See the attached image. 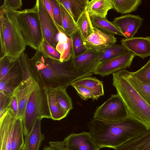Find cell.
<instances>
[{
	"mask_svg": "<svg viewBox=\"0 0 150 150\" xmlns=\"http://www.w3.org/2000/svg\"><path fill=\"white\" fill-rule=\"evenodd\" d=\"M31 77L42 88H67L73 82L93 74L76 71L71 66L70 60L62 62L46 57L39 50L29 59Z\"/></svg>",
	"mask_w": 150,
	"mask_h": 150,
	"instance_id": "obj_1",
	"label": "cell"
},
{
	"mask_svg": "<svg viewBox=\"0 0 150 150\" xmlns=\"http://www.w3.org/2000/svg\"><path fill=\"white\" fill-rule=\"evenodd\" d=\"M88 126L92 138L100 149L107 147L115 149L148 130L143 124L130 118L116 122L93 118Z\"/></svg>",
	"mask_w": 150,
	"mask_h": 150,
	"instance_id": "obj_2",
	"label": "cell"
},
{
	"mask_svg": "<svg viewBox=\"0 0 150 150\" xmlns=\"http://www.w3.org/2000/svg\"><path fill=\"white\" fill-rule=\"evenodd\" d=\"M112 75L113 85L126 107L129 118L140 122L150 130V105L132 86L121 70Z\"/></svg>",
	"mask_w": 150,
	"mask_h": 150,
	"instance_id": "obj_3",
	"label": "cell"
},
{
	"mask_svg": "<svg viewBox=\"0 0 150 150\" xmlns=\"http://www.w3.org/2000/svg\"><path fill=\"white\" fill-rule=\"evenodd\" d=\"M0 58L18 59L27 46L20 31L15 11L0 8Z\"/></svg>",
	"mask_w": 150,
	"mask_h": 150,
	"instance_id": "obj_4",
	"label": "cell"
},
{
	"mask_svg": "<svg viewBox=\"0 0 150 150\" xmlns=\"http://www.w3.org/2000/svg\"><path fill=\"white\" fill-rule=\"evenodd\" d=\"M15 11L19 27L26 45L38 50L44 39L35 5L31 8Z\"/></svg>",
	"mask_w": 150,
	"mask_h": 150,
	"instance_id": "obj_5",
	"label": "cell"
},
{
	"mask_svg": "<svg viewBox=\"0 0 150 150\" xmlns=\"http://www.w3.org/2000/svg\"><path fill=\"white\" fill-rule=\"evenodd\" d=\"M38 118L50 119L51 116L45 90L37 83L30 95L22 120L25 136L30 132Z\"/></svg>",
	"mask_w": 150,
	"mask_h": 150,
	"instance_id": "obj_6",
	"label": "cell"
},
{
	"mask_svg": "<svg viewBox=\"0 0 150 150\" xmlns=\"http://www.w3.org/2000/svg\"><path fill=\"white\" fill-rule=\"evenodd\" d=\"M23 80L19 58L5 56L0 58V89L12 96L14 89Z\"/></svg>",
	"mask_w": 150,
	"mask_h": 150,
	"instance_id": "obj_7",
	"label": "cell"
},
{
	"mask_svg": "<svg viewBox=\"0 0 150 150\" xmlns=\"http://www.w3.org/2000/svg\"><path fill=\"white\" fill-rule=\"evenodd\" d=\"M129 118L128 111L123 101L117 94H112L97 108L93 119L109 122H116Z\"/></svg>",
	"mask_w": 150,
	"mask_h": 150,
	"instance_id": "obj_8",
	"label": "cell"
},
{
	"mask_svg": "<svg viewBox=\"0 0 150 150\" xmlns=\"http://www.w3.org/2000/svg\"><path fill=\"white\" fill-rule=\"evenodd\" d=\"M50 146L57 150H99L89 132H83L69 135L63 141L50 142Z\"/></svg>",
	"mask_w": 150,
	"mask_h": 150,
	"instance_id": "obj_9",
	"label": "cell"
},
{
	"mask_svg": "<svg viewBox=\"0 0 150 150\" xmlns=\"http://www.w3.org/2000/svg\"><path fill=\"white\" fill-rule=\"evenodd\" d=\"M35 5L37 8L44 39L56 49L59 34L58 27L46 10L43 0H37Z\"/></svg>",
	"mask_w": 150,
	"mask_h": 150,
	"instance_id": "obj_10",
	"label": "cell"
},
{
	"mask_svg": "<svg viewBox=\"0 0 150 150\" xmlns=\"http://www.w3.org/2000/svg\"><path fill=\"white\" fill-rule=\"evenodd\" d=\"M135 56L133 53L129 51L115 58L100 63L93 74L103 77L124 70L130 67Z\"/></svg>",
	"mask_w": 150,
	"mask_h": 150,
	"instance_id": "obj_11",
	"label": "cell"
},
{
	"mask_svg": "<svg viewBox=\"0 0 150 150\" xmlns=\"http://www.w3.org/2000/svg\"><path fill=\"white\" fill-rule=\"evenodd\" d=\"M16 118L13 111L9 108L0 112V150H11L12 136Z\"/></svg>",
	"mask_w": 150,
	"mask_h": 150,
	"instance_id": "obj_12",
	"label": "cell"
},
{
	"mask_svg": "<svg viewBox=\"0 0 150 150\" xmlns=\"http://www.w3.org/2000/svg\"><path fill=\"white\" fill-rule=\"evenodd\" d=\"M99 52L88 50L83 53L75 57H72L71 63L73 69L79 72L92 74L100 64Z\"/></svg>",
	"mask_w": 150,
	"mask_h": 150,
	"instance_id": "obj_13",
	"label": "cell"
},
{
	"mask_svg": "<svg viewBox=\"0 0 150 150\" xmlns=\"http://www.w3.org/2000/svg\"><path fill=\"white\" fill-rule=\"evenodd\" d=\"M143 19L138 15L126 14L115 18L112 22L126 39L134 37L142 25Z\"/></svg>",
	"mask_w": 150,
	"mask_h": 150,
	"instance_id": "obj_14",
	"label": "cell"
},
{
	"mask_svg": "<svg viewBox=\"0 0 150 150\" xmlns=\"http://www.w3.org/2000/svg\"><path fill=\"white\" fill-rule=\"evenodd\" d=\"M117 41L114 35L105 33L94 27L93 32L84 41V44L87 49L100 52Z\"/></svg>",
	"mask_w": 150,
	"mask_h": 150,
	"instance_id": "obj_15",
	"label": "cell"
},
{
	"mask_svg": "<svg viewBox=\"0 0 150 150\" xmlns=\"http://www.w3.org/2000/svg\"><path fill=\"white\" fill-rule=\"evenodd\" d=\"M37 83L32 77L22 81L14 90L12 95L17 101L19 117L23 119L26 105L31 92Z\"/></svg>",
	"mask_w": 150,
	"mask_h": 150,
	"instance_id": "obj_16",
	"label": "cell"
},
{
	"mask_svg": "<svg viewBox=\"0 0 150 150\" xmlns=\"http://www.w3.org/2000/svg\"><path fill=\"white\" fill-rule=\"evenodd\" d=\"M121 44L135 56L142 59L150 57V37H136L122 38Z\"/></svg>",
	"mask_w": 150,
	"mask_h": 150,
	"instance_id": "obj_17",
	"label": "cell"
},
{
	"mask_svg": "<svg viewBox=\"0 0 150 150\" xmlns=\"http://www.w3.org/2000/svg\"><path fill=\"white\" fill-rule=\"evenodd\" d=\"M38 118L36 120L30 132L25 136V150H39L42 141L45 139L41 133V121Z\"/></svg>",
	"mask_w": 150,
	"mask_h": 150,
	"instance_id": "obj_18",
	"label": "cell"
},
{
	"mask_svg": "<svg viewBox=\"0 0 150 150\" xmlns=\"http://www.w3.org/2000/svg\"><path fill=\"white\" fill-rule=\"evenodd\" d=\"M112 9V0H91L88 2L86 10L90 17L106 18L108 11Z\"/></svg>",
	"mask_w": 150,
	"mask_h": 150,
	"instance_id": "obj_19",
	"label": "cell"
},
{
	"mask_svg": "<svg viewBox=\"0 0 150 150\" xmlns=\"http://www.w3.org/2000/svg\"><path fill=\"white\" fill-rule=\"evenodd\" d=\"M59 34L56 49L60 54V61L62 62L69 61L72 56V42L71 38L67 36L63 30L59 28Z\"/></svg>",
	"mask_w": 150,
	"mask_h": 150,
	"instance_id": "obj_20",
	"label": "cell"
},
{
	"mask_svg": "<svg viewBox=\"0 0 150 150\" xmlns=\"http://www.w3.org/2000/svg\"><path fill=\"white\" fill-rule=\"evenodd\" d=\"M87 76L81 78L72 83L71 85L83 86L90 90L96 99L104 95L103 82L96 78Z\"/></svg>",
	"mask_w": 150,
	"mask_h": 150,
	"instance_id": "obj_21",
	"label": "cell"
},
{
	"mask_svg": "<svg viewBox=\"0 0 150 150\" xmlns=\"http://www.w3.org/2000/svg\"><path fill=\"white\" fill-rule=\"evenodd\" d=\"M57 0L67 11L76 23L80 16L86 10L89 1V0Z\"/></svg>",
	"mask_w": 150,
	"mask_h": 150,
	"instance_id": "obj_22",
	"label": "cell"
},
{
	"mask_svg": "<svg viewBox=\"0 0 150 150\" xmlns=\"http://www.w3.org/2000/svg\"><path fill=\"white\" fill-rule=\"evenodd\" d=\"M46 94L51 119L60 120L68 114L64 111L57 103L56 98V88H43Z\"/></svg>",
	"mask_w": 150,
	"mask_h": 150,
	"instance_id": "obj_23",
	"label": "cell"
},
{
	"mask_svg": "<svg viewBox=\"0 0 150 150\" xmlns=\"http://www.w3.org/2000/svg\"><path fill=\"white\" fill-rule=\"evenodd\" d=\"M115 150H150V130L124 143Z\"/></svg>",
	"mask_w": 150,
	"mask_h": 150,
	"instance_id": "obj_24",
	"label": "cell"
},
{
	"mask_svg": "<svg viewBox=\"0 0 150 150\" xmlns=\"http://www.w3.org/2000/svg\"><path fill=\"white\" fill-rule=\"evenodd\" d=\"M121 71L130 83L141 96L150 105V84L144 83L124 69Z\"/></svg>",
	"mask_w": 150,
	"mask_h": 150,
	"instance_id": "obj_25",
	"label": "cell"
},
{
	"mask_svg": "<svg viewBox=\"0 0 150 150\" xmlns=\"http://www.w3.org/2000/svg\"><path fill=\"white\" fill-rule=\"evenodd\" d=\"M93 26L100 31L108 34L114 35H123L112 22L109 21L106 18L96 16L90 17Z\"/></svg>",
	"mask_w": 150,
	"mask_h": 150,
	"instance_id": "obj_26",
	"label": "cell"
},
{
	"mask_svg": "<svg viewBox=\"0 0 150 150\" xmlns=\"http://www.w3.org/2000/svg\"><path fill=\"white\" fill-rule=\"evenodd\" d=\"M23 135L22 120L20 117L16 118L12 136L11 150H19L24 144Z\"/></svg>",
	"mask_w": 150,
	"mask_h": 150,
	"instance_id": "obj_27",
	"label": "cell"
},
{
	"mask_svg": "<svg viewBox=\"0 0 150 150\" xmlns=\"http://www.w3.org/2000/svg\"><path fill=\"white\" fill-rule=\"evenodd\" d=\"M112 2L113 9L123 14L136 11L142 3L141 0H112Z\"/></svg>",
	"mask_w": 150,
	"mask_h": 150,
	"instance_id": "obj_28",
	"label": "cell"
},
{
	"mask_svg": "<svg viewBox=\"0 0 150 150\" xmlns=\"http://www.w3.org/2000/svg\"><path fill=\"white\" fill-rule=\"evenodd\" d=\"M58 2L61 13L62 29L67 36L71 38L78 30L76 23L63 5Z\"/></svg>",
	"mask_w": 150,
	"mask_h": 150,
	"instance_id": "obj_29",
	"label": "cell"
},
{
	"mask_svg": "<svg viewBox=\"0 0 150 150\" xmlns=\"http://www.w3.org/2000/svg\"><path fill=\"white\" fill-rule=\"evenodd\" d=\"M76 24L84 41L93 32L94 27L92 24L90 16L86 10L80 16Z\"/></svg>",
	"mask_w": 150,
	"mask_h": 150,
	"instance_id": "obj_30",
	"label": "cell"
},
{
	"mask_svg": "<svg viewBox=\"0 0 150 150\" xmlns=\"http://www.w3.org/2000/svg\"><path fill=\"white\" fill-rule=\"evenodd\" d=\"M129 51L122 44L116 43L99 52V59L100 63L112 59Z\"/></svg>",
	"mask_w": 150,
	"mask_h": 150,
	"instance_id": "obj_31",
	"label": "cell"
},
{
	"mask_svg": "<svg viewBox=\"0 0 150 150\" xmlns=\"http://www.w3.org/2000/svg\"><path fill=\"white\" fill-rule=\"evenodd\" d=\"M66 89L64 87L56 88V98L60 108L68 114L73 107L71 99L68 95Z\"/></svg>",
	"mask_w": 150,
	"mask_h": 150,
	"instance_id": "obj_32",
	"label": "cell"
},
{
	"mask_svg": "<svg viewBox=\"0 0 150 150\" xmlns=\"http://www.w3.org/2000/svg\"><path fill=\"white\" fill-rule=\"evenodd\" d=\"M72 40V57H77L85 52L87 49L85 46L81 34L78 30L71 37Z\"/></svg>",
	"mask_w": 150,
	"mask_h": 150,
	"instance_id": "obj_33",
	"label": "cell"
},
{
	"mask_svg": "<svg viewBox=\"0 0 150 150\" xmlns=\"http://www.w3.org/2000/svg\"><path fill=\"white\" fill-rule=\"evenodd\" d=\"M46 57L60 61V54L56 49L53 47L45 40H44L38 50Z\"/></svg>",
	"mask_w": 150,
	"mask_h": 150,
	"instance_id": "obj_34",
	"label": "cell"
},
{
	"mask_svg": "<svg viewBox=\"0 0 150 150\" xmlns=\"http://www.w3.org/2000/svg\"><path fill=\"white\" fill-rule=\"evenodd\" d=\"M132 75L145 83L150 84V58L148 62L140 69L131 72Z\"/></svg>",
	"mask_w": 150,
	"mask_h": 150,
	"instance_id": "obj_35",
	"label": "cell"
},
{
	"mask_svg": "<svg viewBox=\"0 0 150 150\" xmlns=\"http://www.w3.org/2000/svg\"><path fill=\"white\" fill-rule=\"evenodd\" d=\"M19 58L23 73V81L31 77L30 69V58L27 54L24 52L21 55Z\"/></svg>",
	"mask_w": 150,
	"mask_h": 150,
	"instance_id": "obj_36",
	"label": "cell"
},
{
	"mask_svg": "<svg viewBox=\"0 0 150 150\" xmlns=\"http://www.w3.org/2000/svg\"><path fill=\"white\" fill-rule=\"evenodd\" d=\"M50 1L52 7L54 21L57 25L62 29V15L59 4L57 0H50Z\"/></svg>",
	"mask_w": 150,
	"mask_h": 150,
	"instance_id": "obj_37",
	"label": "cell"
},
{
	"mask_svg": "<svg viewBox=\"0 0 150 150\" xmlns=\"http://www.w3.org/2000/svg\"><path fill=\"white\" fill-rule=\"evenodd\" d=\"M73 87L83 100H86L89 98L96 99L92 92L86 88L81 86H74Z\"/></svg>",
	"mask_w": 150,
	"mask_h": 150,
	"instance_id": "obj_38",
	"label": "cell"
},
{
	"mask_svg": "<svg viewBox=\"0 0 150 150\" xmlns=\"http://www.w3.org/2000/svg\"><path fill=\"white\" fill-rule=\"evenodd\" d=\"M23 4L21 0H4L0 8H7L17 11L21 8Z\"/></svg>",
	"mask_w": 150,
	"mask_h": 150,
	"instance_id": "obj_39",
	"label": "cell"
},
{
	"mask_svg": "<svg viewBox=\"0 0 150 150\" xmlns=\"http://www.w3.org/2000/svg\"><path fill=\"white\" fill-rule=\"evenodd\" d=\"M11 96L0 91V112L8 108Z\"/></svg>",
	"mask_w": 150,
	"mask_h": 150,
	"instance_id": "obj_40",
	"label": "cell"
},
{
	"mask_svg": "<svg viewBox=\"0 0 150 150\" xmlns=\"http://www.w3.org/2000/svg\"><path fill=\"white\" fill-rule=\"evenodd\" d=\"M43 1L46 10L54 21L52 7L50 0H43Z\"/></svg>",
	"mask_w": 150,
	"mask_h": 150,
	"instance_id": "obj_41",
	"label": "cell"
},
{
	"mask_svg": "<svg viewBox=\"0 0 150 150\" xmlns=\"http://www.w3.org/2000/svg\"><path fill=\"white\" fill-rule=\"evenodd\" d=\"M43 150H57L54 149L53 148V147H52L51 146H46L45 147H44L43 149Z\"/></svg>",
	"mask_w": 150,
	"mask_h": 150,
	"instance_id": "obj_42",
	"label": "cell"
},
{
	"mask_svg": "<svg viewBox=\"0 0 150 150\" xmlns=\"http://www.w3.org/2000/svg\"><path fill=\"white\" fill-rule=\"evenodd\" d=\"M19 150H25L24 144L21 147Z\"/></svg>",
	"mask_w": 150,
	"mask_h": 150,
	"instance_id": "obj_43",
	"label": "cell"
}]
</instances>
